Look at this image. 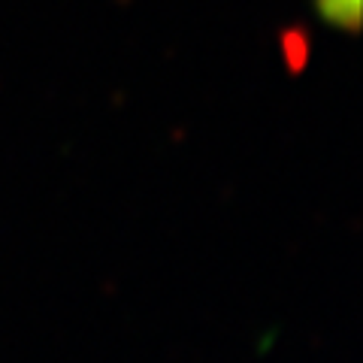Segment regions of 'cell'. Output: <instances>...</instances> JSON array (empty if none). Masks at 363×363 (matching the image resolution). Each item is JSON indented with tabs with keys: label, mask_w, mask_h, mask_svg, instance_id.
I'll return each mask as SVG.
<instances>
[{
	"label": "cell",
	"mask_w": 363,
	"mask_h": 363,
	"mask_svg": "<svg viewBox=\"0 0 363 363\" xmlns=\"http://www.w3.org/2000/svg\"><path fill=\"white\" fill-rule=\"evenodd\" d=\"M318 16L327 25L342 28V30H357L360 25V0H312Z\"/></svg>",
	"instance_id": "6da1fadb"
}]
</instances>
